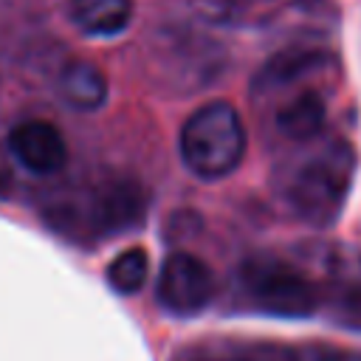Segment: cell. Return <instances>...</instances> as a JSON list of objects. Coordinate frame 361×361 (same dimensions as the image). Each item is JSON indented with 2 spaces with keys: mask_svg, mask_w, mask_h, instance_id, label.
<instances>
[{
  "mask_svg": "<svg viewBox=\"0 0 361 361\" xmlns=\"http://www.w3.org/2000/svg\"><path fill=\"white\" fill-rule=\"evenodd\" d=\"M353 175L355 149L344 138H333L288 172L282 192L299 220L310 226H330L347 200Z\"/></svg>",
  "mask_w": 361,
  "mask_h": 361,
  "instance_id": "1",
  "label": "cell"
},
{
  "mask_svg": "<svg viewBox=\"0 0 361 361\" xmlns=\"http://www.w3.org/2000/svg\"><path fill=\"white\" fill-rule=\"evenodd\" d=\"M180 158L203 180L226 178L234 172L245 152V130L240 113L226 102H209L197 107L178 135Z\"/></svg>",
  "mask_w": 361,
  "mask_h": 361,
  "instance_id": "2",
  "label": "cell"
},
{
  "mask_svg": "<svg viewBox=\"0 0 361 361\" xmlns=\"http://www.w3.org/2000/svg\"><path fill=\"white\" fill-rule=\"evenodd\" d=\"M240 285L245 296L271 316L305 319L319 307L316 285L290 262L279 257H251L240 265Z\"/></svg>",
  "mask_w": 361,
  "mask_h": 361,
  "instance_id": "3",
  "label": "cell"
},
{
  "mask_svg": "<svg viewBox=\"0 0 361 361\" xmlns=\"http://www.w3.org/2000/svg\"><path fill=\"white\" fill-rule=\"evenodd\" d=\"M214 296V276L203 259L189 251H175L164 259L155 299L172 316H195L209 307Z\"/></svg>",
  "mask_w": 361,
  "mask_h": 361,
  "instance_id": "4",
  "label": "cell"
},
{
  "mask_svg": "<svg viewBox=\"0 0 361 361\" xmlns=\"http://www.w3.org/2000/svg\"><path fill=\"white\" fill-rule=\"evenodd\" d=\"M147 212V195L144 189L130 178H116L99 183L87 197V228L99 237L121 234L135 228L144 220Z\"/></svg>",
  "mask_w": 361,
  "mask_h": 361,
  "instance_id": "5",
  "label": "cell"
},
{
  "mask_svg": "<svg viewBox=\"0 0 361 361\" xmlns=\"http://www.w3.org/2000/svg\"><path fill=\"white\" fill-rule=\"evenodd\" d=\"M8 149L11 155L34 175H54L68 161V147L62 133L51 121H20L8 133Z\"/></svg>",
  "mask_w": 361,
  "mask_h": 361,
  "instance_id": "6",
  "label": "cell"
},
{
  "mask_svg": "<svg viewBox=\"0 0 361 361\" xmlns=\"http://www.w3.org/2000/svg\"><path fill=\"white\" fill-rule=\"evenodd\" d=\"M68 14L79 31L93 37H113L130 25L133 0H71Z\"/></svg>",
  "mask_w": 361,
  "mask_h": 361,
  "instance_id": "7",
  "label": "cell"
},
{
  "mask_svg": "<svg viewBox=\"0 0 361 361\" xmlns=\"http://www.w3.org/2000/svg\"><path fill=\"white\" fill-rule=\"evenodd\" d=\"M59 93L76 110H96L107 99V79L93 62H71L59 76Z\"/></svg>",
  "mask_w": 361,
  "mask_h": 361,
  "instance_id": "8",
  "label": "cell"
},
{
  "mask_svg": "<svg viewBox=\"0 0 361 361\" xmlns=\"http://www.w3.org/2000/svg\"><path fill=\"white\" fill-rule=\"evenodd\" d=\"M276 127L296 141H307L322 133L324 127V102L316 93H302L290 99L279 113H276Z\"/></svg>",
  "mask_w": 361,
  "mask_h": 361,
  "instance_id": "9",
  "label": "cell"
},
{
  "mask_svg": "<svg viewBox=\"0 0 361 361\" xmlns=\"http://www.w3.org/2000/svg\"><path fill=\"white\" fill-rule=\"evenodd\" d=\"M327 56L319 54V51H305V48H293V51H282L276 54L259 73V82L262 85H288V82H296L299 76L316 71Z\"/></svg>",
  "mask_w": 361,
  "mask_h": 361,
  "instance_id": "10",
  "label": "cell"
},
{
  "mask_svg": "<svg viewBox=\"0 0 361 361\" xmlns=\"http://www.w3.org/2000/svg\"><path fill=\"white\" fill-rule=\"evenodd\" d=\"M147 274H149V257L144 248H127L121 251L110 265H107V282L116 293H135L144 288L147 282Z\"/></svg>",
  "mask_w": 361,
  "mask_h": 361,
  "instance_id": "11",
  "label": "cell"
},
{
  "mask_svg": "<svg viewBox=\"0 0 361 361\" xmlns=\"http://www.w3.org/2000/svg\"><path fill=\"white\" fill-rule=\"evenodd\" d=\"M285 361H361V355L330 344H299L285 353Z\"/></svg>",
  "mask_w": 361,
  "mask_h": 361,
  "instance_id": "12",
  "label": "cell"
},
{
  "mask_svg": "<svg viewBox=\"0 0 361 361\" xmlns=\"http://www.w3.org/2000/svg\"><path fill=\"white\" fill-rule=\"evenodd\" d=\"M175 361H271L257 350H186Z\"/></svg>",
  "mask_w": 361,
  "mask_h": 361,
  "instance_id": "13",
  "label": "cell"
}]
</instances>
